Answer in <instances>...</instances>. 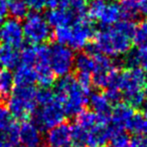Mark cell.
Returning a JSON list of instances; mask_svg holds the SVG:
<instances>
[{
  "instance_id": "1",
  "label": "cell",
  "mask_w": 147,
  "mask_h": 147,
  "mask_svg": "<svg viewBox=\"0 0 147 147\" xmlns=\"http://www.w3.org/2000/svg\"><path fill=\"white\" fill-rule=\"evenodd\" d=\"M136 25L134 21L121 19L116 24L103 27L96 33L94 42L89 45V53H102L109 57L125 55L131 49Z\"/></svg>"
},
{
  "instance_id": "2",
  "label": "cell",
  "mask_w": 147,
  "mask_h": 147,
  "mask_svg": "<svg viewBox=\"0 0 147 147\" xmlns=\"http://www.w3.org/2000/svg\"><path fill=\"white\" fill-rule=\"evenodd\" d=\"M90 91L82 87L71 75L61 77L55 83V98L61 105L65 115L76 117L85 110L89 101Z\"/></svg>"
},
{
  "instance_id": "3",
  "label": "cell",
  "mask_w": 147,
  "mask_h": 147,
  "mask_svg": "<svg viewBox=\"0 0 147 147\" xmlns=\"http://www.w3.org/2000/svg\"><path fill=\"white\" fill-rule=\"evenodd\" d=\"M147 77L139 67H128L122 73L119 71L116 86L120 90L125 103L132 108H140L144 105L146 95L144 92Z\"/></svg>"
},
{
  "instance_id": "4",
  "label": "cell",
  "mask_w": 147,
  "mask_h": 147,
  "mask_svg": "<svg viewBox=\"0 0 147 147\" xmlns=\"http://www.w3.org/2000/svg\"><path fill=\"white\" fill-rule=\"evenodd\" d=\"M95 35V28L90 18L86 17L67 26L55 28L53 37L57 42L71 49H82L90 43Z\"/></svg>"
},
{
  "instance_id": "5",
  "label": "cell",
  "mask_w": 147,
  "mask_h": 147,
  "mask_svg": "<svg viewBox=\"0 0 147 147\" xmlns=\"http://www.w3.org/2000/svg\"><path fill=\"white\" fill-rule=\"evenodd\" d=\"M36 89L34 86H14L8 97L9 109L15 119L24 120L30 117L36 109Z\"/></svg>"
},
{
  "instance_id": "6",
  "label": "cell",
  "mask_w": 147,
  "mask_h": 147,
  "mask_svg": "<svg viewBox=\"0 0 147 147\" xmlns=\"http://www.w3.org/2000/svg\"><path fill=\"white\" fill-rule=\"evenodd\" d=\"M24 38L31 45H43L51 37V26L39 11L27 13L22 22Z\"/></svg>"
},
{
  "instance_id": "7",
  "label": "cell",
  "mask_w": 147,
  "mask_h": 147,
  "mask_svg": "<svg viewBox=\"0 0 147 147\" xmlns=\"http://www.w3.org/2000/svg\"><path fill=\"white\" fill-rule=\"evenodd\" d=\"M49 49V67L55 77L67 76L74 69L76 55L74 49H69L65 45L55 42L47 47Z\"/></svg>"
},
{
  "instance_id": "8",
  "label": "cell",
  "mask_w": 147,
  "mask_h": 147,
  "mask_svg": "<svg viewBox=\"0 0 147 147\" xmlns=\"http://www.w3.org/2000/svg\"><path fill=\"white\" fill-rule=\"evenodd\" d=\"M94 59L92 85L99 89H106L119 74V67L112 57L102 53H91Z\"/></svg>"
},
{
  "instance_id": "9",
  "label": "cell",
  "mask_w": 147,
  "mask_h": 147,
  "mask_svg": "<svg viewBox=\"0 0 147 147\" xmlns=\"http://www.w3.org/2000/svg\"><path fill=\"white\" fill-rule=\"evenodd\" d=\"M31 117H32V122L41 131H47L53 127L63 123L67 115L61 105L55 98L51 102L40 105L39 108L35 109Z\"/></svg>"
},
{
  "instance_id": "10",
  "label": "cell",
  "mask_w": 147,
  "mask_h": 147,
  "mask_svg": "<svg viewBox=\"0 0 147 147\" xmlns=\"http://www.w3.org/2000/svg\"><path fill=\"white\" fill-rule=\"evenodd\" d=\"M33 67L36 73V83L40 88H49L55 84V75L49 67V49L47 45H39L35 47V59Z\"/></svg>"
},
{
  "instance_id": "11",
  "label": "cell",
  "mask_w": 147,
  "mask_h": 147,
  "mask_svg": "<svg viewBox=\"0 0 147 147\" xmlns=\"http://www.w3.org/2000/svg\"><path fill=\"white\" fill-rule=\"evenodd\" d=\"M0 38L8 47L16 49L21 47L25 40L22 23L12 17L6 19L0 28Z\"/></svg>"
},
{
  "instance_id": "12",
  "label": "cell",
  "mask_w": 147,
  "mask_h": 147,
  "mask_svg": "<svg viewBox=\"0 0 147 147\" xmlns=\"http://www.w3.org/2000/svg\"><path fill=\"white\" fill-rule=\"evenodd\" d=\"M135 115L134 108L126 103L118 102L112 108L109 116V123L114 133L124 132L128 129L131 119Z\"/></svg>"
},
{
  "instance_id": "13",
  "label": "cell",
  "mask_w": 147,
  "mask_h": 147,
  "mask_svg": "<svg viewBox=\"0 0 147 147\" xmlns=\"http://www.w3.org/2000/svg\"><path fill=\"white\" fill-rule=\"evenodd\" d=\"M0 134L10 146L18 143V125L14 116L4 105H0Z\"/></svg>"
},
{
  "instance_id": "14",
  "label": "cell",
  "mask_w": 147,
  "mask_h": 147,
  "mask_svg": "<svg viewBox=\"0 0 147 147\" xmlns=\"http://www.w3.org/2000/svg\"><path fill=\"white\" fill-rule=\"evenodd\" d=\"M87 142L89 147H103L108 144L110 139L115 134L109 123V119H103L92 128L86 130Z\"/></svg>"
},
{
  "instance_id": "15",
  "label": "cell",
  "mask_w": 147,
  "mask_h": 147,
  "mask_svg": "<svg viewBox=\"0 0 147 147\" xmlns=\"http://www.w3.org/2000/svg\"><path fill=\"white\" fill-rule=\"evenodd\" d=\"M41 132L32 121H23L18 126V142L22 147H43L45 142Z\"/></svg>"
},
{
  "instance_id": "16",
  "label": "cell",
  "mask_w": 147,
  "mask_h": 147,
  "mask_svg": "<svg viewBox=\"0 0 147 147\" xmlns=\"http://www.w3.org/2000/svg\"><path fill=\"white\" fill-rule=\"evenodd\" d=\"M45 142L49 147H69L71 125L63 122L47 130Z\"/></svg>"
},
{
  "instance_id": "17",
  "label": "cell",
  "mask_w": 147,
  "mask_h": 147,
  "mask_svg": "<svg viewBox=\"0 0 147 147\" xmlns=\"http://www.w3.org/2000/svg\"><path fill=\"white\" fill-rule=\"evenodd\" d=\"M122 17V12H121L119 3L113 2V1L111 2L106 1L96 20L99 21L103 27H106L116 24L121 20Z\"/></svg>"
},
{
  "instance_id": "18",
  "label": "cell",
  "mask_w": 147,
  "mask_h": 147,
  "mask_svg": "<svg viewBox=\"0 0 147 147\" xmlns=\"http://www.w3.org/2000/svg\"><path fill=\"white\" fill-rule=\"evenodd\" d=\"M88 104L94 113L101 117L109 118L111 110H112V103L107 98L106 94L102 92H95L89 96Z\"/></svg>"
},
{
  "instance_id": "19",
  "label": "cell",
  "mask_w": 147,
  "mask_h": 147,
  "mask_svg": "<svg viewBox=\"0 0 147 147\" xmlns=\"http://www.w3.org/2000/svg\"><path fill=\"white\" fill-rule=\"evenodd\" d=\"M125 63L128 67H139L147 73V43L139 45L136 49L125 55Z\"/></svg>"
},
{
  "instance_id": "20",
  "label": "cell",
  "mask_w": 147,
  "mask_h": 147,
  "mask_svg": "<svg viewBox=\"0 0 147 147\" xmlns=\"http://www.w3.org/2000/svg\"><path fill=\"white\" fill-rule=\"evenodd\" d=\"M14 86H33L36 82V73L32 65L19 63L13 74Z\"/></svg>"
},
{
  "instance_id": "21",
  "label": "cell",
  "mask_w": 147,
  "mask_h": 147,
  "mask_svg": "<svg viewBox=\"0 0 147 147\" xmlns=\"http://www.w3.org/2000/svg\"><path fill=\"white\" fill-rule=\"evenodd\" d=\"M20 63L19 53L16 49H13L6 45L0 47V65L6 69H15Z\"/></svg>"
},
{
  "instance_id": "22",
  "label": "cell",
  "mask_w": 147,
  "mask_h": 147,
  "mask_svg": "<svg viewBox=\"0 0 147 147\" xmlns=\"http://www.w3.org/2000/svg\"><path fill=\"white\" fill-rule=\"evenodd\" d=\"M94 59L93 55L89 53H80L75 57L74 69H76L77 75H88L92 77Z\"/></svg>"
},
{
  "instance_id": "23",
  "label": "cell",
  "mask_w": 147,
  "mask_h": 147,
  "mask_svg": "<svg viewBox=\"0 0 147 147\" xmlns=\"http://www.w3.org/2000/svg\"><path fill=\"white\" fill-rule=\"evenodd\" d=\"M119 5H120L122 16L125 19L135 20L141 14L138 0H121Z\"/></svg>"
},
{
  "instance_id": "24",
  "label": "cell",
  "mask_w": 147,
  "mask_h": 147,
  "mask_svg": "<svg viewBox=\"0 0 147 147\" xmlns=\"http://www.w3.org/2000/svg\"><path fill=\"white\" fill-rule=\"evenodd\" d=\"M14 88L13 74L9 69L0 73V99H6L10 96Z\"/></svg>"
},
{
  "instance_id": "25",
  "label": "cell",
  "mask_w": 147,
  "mask_h": 147,
  "mask_svg": "<svg viewBox=\"0 0 147 147\" xmlns=\"http://www.w3.org/2000/svg\"><path fill=\"white\" fill-rule=\"evenodd\" d=\"M28 13V6L24 0H11L9 1L8 14L15 19H22Z\"/></svg>"
},
{
  "instance_id": "26",
  "label": "cell",
  "mask_w": 147,
  "mask_h": 147,
  "mask_svg": "<svg viewBox=\"0 0 147 147\" xmlns=\"http://www.w3.org/2000/svg\"><path fill=\"white\" fill-rule=\"evenodd\" d=\"M130 132L137 134L139 136H146V125H145L144 117L142 114H136L131 119L128 129Z\"/></svg>"
},
{
  "instance_id": "27",
  "label": "cell",
  "mask_w": 147,
  "mask_h": 147,
  "mask_svg": "<svg viewBox=\"0 0 147 147\" xmlns=\"http://www.w3.org/2000/svg\"><path fill=\"white\" fill-rule=\"evenodd\" d=\"M109 143V147H132L130 137L124 132L115 133Z\"/></svg>"
},
{
  "instance_id": "28",
  "label": "cell",
  "mask_w": 147,
  "mask_h": 147,
  "mask_svg": "<svg viewBox=\"0 0 147 147\" xmlns=\"http://www.w3.org/2000/svg\"><path fill=\"white\" fill-rule=\"evenodd\" d=\"M35 47L34 45H27L21 49V53H19V59H20V63L23 65H32L34 63L35 59Z\"/></svg>"
},
{
  "instance_id": "29",
  "label": "cell",
  "mask_w": 147,
  "mask_h": 147,
  "mask_svg": "<svg viewBox=\"0 0 147 147\" xmlns=\"http://www.w3.org/2000/svg\"><path fill=\"white\" fill-rule=\"evenodd\" d=\"M133 40L137 43V45L147 43V18L144 19L138 27H136Z\"/></svg>"
},
{
  "instance_id": "30",
  "label": "cell",
  "mask_w": 147,
  "mask_h": 147,
  "mask_svg": "<svg viewBox=\"0 0 147 147\" xmlns=\"http://www.w3.org/2000/svg\"><path fill=\"white\" fill-rule=\"evenodd\" d=\"M53 99H55L53 91H51L49 88H40L39 90H36L35 101H36V104H38L39 106L51 102Z\"/></svg>"
},
{
  "instance_id": "31",
  "label": "cell",
  "mask_w": 147,
  "mask_h": 147,
  "mask_svg": "<svg viewBox=\"0 0 147 147\" xmlns=\"http://www.w3.org/2000/svg\"><path fill=\"white\" fill-rule=\"evenodd\" d=\"M26 2L28 8L32 9L33 11H40L47 7L49 0H24Z\"/></svg>"
},
{
  "instance_id": "32",
  "label": "cell",
  "mask_w": 147,
  "mask_h": 147,
  "mask_svg": "<svg viewBox=\"0 0 147 147\" xmlns=\"http://www.w3.org/2000/svg\"><path fill=\"white\" fill-rule=\"evenodd\" d=\"M9 0H0V21L6 18L8 15Z\"/></svg>"
},
{
  "instance_id": "33",
  "label": "cell",
  "mask_w": 147,
  "mask_h": 147,
  "mask_svg": "<svg viewBox=\"0 0 147 147\" xmlns=\"http://www.w3.org/2000/svg\"><path fill=\"white\" fill-rule=\"evenodd\" d=\"M132 147H147V136H137L131 139Z\"/></svg>"
},
{
  "instance_id": "34",
  "label": "cell",
  "mask_w": 147,
  "mask_h": 147,
  "mask_svg": "<svg viewBox=\"0 0 147 147\" xmlns=\"http://www.w3.org/2000/svg\"><path fill=\"white\" fill-rule=\"evenodd\" d=\"M0 147H11L3 138H0Z\"/></svg>"
},
{
  "instance_id": "35",
  "label": "cell",
  "mask_w": 147,
  "mask_h": 147,
  "mask_svg": "<svg viewBox=\"0 0 147 147\" xmlns=\"http://www.w3.org/2000/svg\"><path fill=\"white\" fill-rule=\"evenodd\" d=\"M143 117H144V121H145V125H146V136H147V106L144 110V113H143Z\"/></svg>"
},
{
  "instance_id": "36",
  "label": "cell",
  "mask_w": 147,
  "mask_h": 147,
  "mask_svg": "<svg viewBox=\"0 0 147 147\" xmlns=\"http://www.w3.org/2000/svg\"><path fill=\"white\" fill-rule=\"evenodd\" d=\"M145 90H144V92H145V95H146V98H147V82H146V85H145Z\"/></svg>"
},
{
  "instance_id": "37",
  "label": "cell",
  "mask_w": 147,
  "mask_h": 147,
  "mask_svg": "<svg viewBox=\"0 0 147 147\" xmlns=\"http://www.w3.org/2000/svg\"><path fill=\"white\" fill-rule=\"evenodd\" d=\"M1 71H2V67H1V65H0V73H1Z\"/></svg>"
},
{
  "instance_id": "38",
  "label": "cell",
  "mask_w": 147,
  "mask_h": 147,
  "mask_svg": "<svg viewBox=\"0 0 147 147\" xmlns=\"http://www.w3.org/2000/svg\"><path fill=\"white\" fill-rule=\"evenodd\" d=\"M14 147H22V146H14Z\"/></svg>"
},
{
  "instance_id": "39",
  "label": "cell",
  "mask_w": 147,
  "mask_h": 147,
  "mask_svg": "<svg viewBox=\"0 0 147 147\" xmlns=\"http://www.w3.org/2000/svg\"><path fill=\"white\" fill-rule=\"evenodd\" d=\"M105 1H109V0H105Z\"/></svg>"
},
{
  "instance_id": "40",
  "label": "cell",
  "mask_w": 147,
  "mask_h": 147,
  "mask_svg": "<svg viewBox=\"0 0 147 147\" xmlns=\"http://www.w3.org/2000/svg\"><path fill=\"white\" fill-rule=\"evenodd\" d=\"M0 28H1V25H0Z\"/></svg>"
},
{
  "instance_id": "41",
  "label": "cell",
  "mask_w": 147,
  "mask_h": 147,
  "mask_svg": "<svg viewBox=\"0 0 147 147\" xmlns=\"http://www.w3.org/2000/svg\"><path fill=\"white\" fill-rule=\"evenodd\" d=\"M138 1H139V0H138Z\"/></svg>"
}]
</instances>
